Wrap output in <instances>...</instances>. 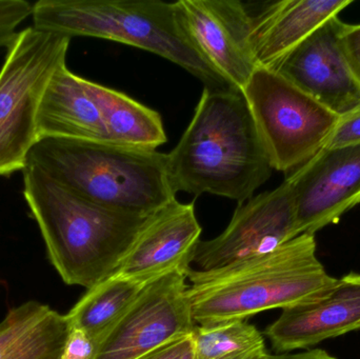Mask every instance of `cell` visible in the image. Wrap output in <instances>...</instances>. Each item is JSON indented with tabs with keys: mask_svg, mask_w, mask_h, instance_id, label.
<instances>
[{
	"mask_svg": "<svg viewBox=\"0 0 360 359\" xmlns=\"http://www.w3.org/2000/svg\"><path fill=\"white\" fill-rule=\"evenodd\" d=\"M195 359H269L264 337L245 320L195 326Z\"/></svg>",
	"mask_w": 360,
	"mask_h": 359,
	"instance_id": "obj_20",
	"label": "cell"
},
{
	"mask_svg": "<svg viewBox=\"0 0 360 359\" xmlns=\"http://www.w3.org/2000/svg\"><path fill=\"white\" fill-rule=\"evenodd\" d=\"M98 347L84 331L71 329L60 359H95Z\"/></svg>",
	"mask_w": 360,
	"mask_h": 359,
	"instance_id": "obj_23",
	"label": "cell"
},
{
	"mask_svg": "<svg viewBox=\"0 0 360 359\" xmlns=\"http://www.w3.org/2000/svg\"><path fill=\"white\" fill-rule=\"evenodd\" d=\"M139 359H195L192 334L179 337Z\"/></svg>",
	"mask_w": 360,
	"mask_h": 359,
	"instance_id": "obj_24",
	"label": "cell"
},
{
	"mask_svg": "<svg viewBox=\"0 0 360 359\" xmlns=\"http://www.w3.org/2000/svg\"><path fill=\"white\" fill-rule=\"evenodd\" d=\"M182 33L233 88L241 91L257 69L251 46L253 13L238 0L173 2Z\"/></svg>",
	"mask_w": 360,
	"mask_h": 359,
	"instance_id": "obj_9",
	"label": "cell"
},
{
	"mask_svg": "<svg viewBox=\"0 0 360 359\" xmlns=\"http://www.w3.org/2000/svg\"><path fill=\"white\" fill-rule=\"evenodd\" d=\"M71 38L27 27L19 32L0 70V176L27 167L39 141L38 115L44 93L67 65Z\"/></svg>",
	"mask_w": 360,
	"mask_h": 359,
	"instance_id": "obj_6",
	"label": "cell"
},
{
	"mask_svg": "<svg viewBox=\"0 0 360 359\" xmlns=\"http://www.w3.org/2000/svg\"><path fill=\"white\" fill-rule=\"evenodd\" d=\"M354 145H360V105L349 113L340 116L326 148Z\"/></svg>",
	"mask_w": 360,
	"mask_h": 359,
	"instance_id": "obj_22",
	"label": "cell"
},
{
	"mask_svg": "<svg viewBox=\"0 0 360 359\" xmlns=\"http://www.w3.org/2000/svg\"><path fill=\"white\" fill-rule=\"evenodd\" d=\"M33 27L46 33L103 38L164 57L210 90H233L180 30L173 2L160 0H39ZM237 90V89H236Z\"/></svg>",
	"mask_w": 360,
	"mask_h": 359,
	"instance_id": "obj_5",
	"label": "cell"
},
{
	"mask_svg": "<svg viewBox=\"0 0 360 359\" xmlns=\"http://www.w3.org/2000/svg\"><path fill=\"white\" fill-rule=\"evenodd\" d=\"M360 330V274L336 280L323 295L283 309L264 331L275 351L309 349L330 339Z\"/></svg>",
	"mask_w": 360,
	"mask_h": 359,
	"instance_id": "obj_14",
	"label": "cell"
},
{
	"mask_svg": "<svg viewBox=\"0 0 360 359\" xmlns=\"http://www.w3.org/2000/svg\"><path fill=\"white\" fill-rule=\"evenodd\" d=\"M147 285L114 274L89 289L67 314L71 329L84 331L98 345L137 301Z\"/></svg>",
	"mask_w": 360,
	"mask_h": 359,
	"instance_id": "obj_19",
	"label": "cell"
},
{
	"mask_svg": "<svg viewBox=\"0 0 360 359\" xmlns=\"http://www.w3.org/2000/svg\"><path fill=\"white\" fill-rule=\"evenodd\" d=\"M273 168L243 92L203 89L194 115L168 154L175 194L251 200Z\"/></svg>",
	"mask_w": 360,
	"mask_h": 359,
	"instance_id": "obj_1",
	"label": "cell"
},
{
	"mask_svg": "<svg viewBox=\"0 0 360 359\" xmlns=\"http://www.w3.org/2000/svg\"><path fill=\"white\" fill-rule=\"evenodd\" d=\"M186 274L173 272L143 289L124 318L101 341L95 359H139L192 334L195 324Z\"/></svg>",
	"mask_w": 360,
	"mask_h": 359,
	"instance_id": "obj_10",
	"label": "cell"
},
{
	"mask_svg": "<svg viewBox=\"0 0 360 359\" xmlns=\"http://www.w3.org/2000/svg\"><path fill=\"white\" fill-rule=\"evenodd\" d=\"M342 46L349 65L360 82V23H345L342 32Z\"/></svg>",
	"mask_w": 360,
	"mask_h": 359,
	"instance_id": "obj_25",
	"label": "cell"
},
{
	"mask_svg": "<svg viewBox=\"0 0 360 359\" xmlns=\"http://www.w3.org/2000/svg\"><path fill=\"white\" fill-rule=\"evenodd\" d=\"M351 0H281L253 13L251 46L258 67L273 69Z\"/></svg>",
	"mask_w": 360,
	"mask_h": 359,
	"instance_id": "obj_15",
	"label": "cell"
},
{
	"mask_svg": "<svg viewBox=\"0 0 360 359\" xmlns=\"http://www.w3.org/2000/svg\"><path fill=\"white\" fill-rule=\"evenodd\" d=\"M344 25L332 17L272 69L338 116L360 105V82L342 50Z\"/></svg>",
	"mask_w": 360,
	"mask_h": 359,
	"instance_id": "obj_12",
	"label": "cell"
},
{
	"mask_svg": "<svg viewBox=\"0 0 360 359\" xmlns=\"http://www.w3.org/2000/svg\"><path fill=\"white\" fill-rule=\"evenodd\" d=\"M194 204L175 198L148 217L115 274L148 285L167 274H186L200 242Z\"/></svg>",
	"mask_w": 360,
	"mask_h": 359,
	"instance_id": "obj_13",
	"label": "cell"
},
{
	"mask_svg": "<svg viewBox=\"0 0 360 359\" xmlns=\"http://www.w3.org/2000/svg\"><path fill=\"white\" fill-rule=\"evenodd\" d=\"M22 174L25 202L63 282L89 290L114 275L150 215L93 204L32 164Z\"/></svg>",
	"mask_w": 360,
	"mask_h": 359,
	"instance_id": "obj_2",
	"label": "cell"
},
{
	"mask_svg": "<svg viewBox=\"0 0 360 359\" xmlns=\"http://www.w3.org/2000/svg\"><path fill=\"white\" fill-rule=\"evenodd\" d=\"M70 331L67 316L27 301L0 322V359H60Z\"/></svg>",
	"mask_w": 360,
	"mask_h": 359,
	"instance_id": "obj_17",
	"label": "cell"
},
{
	"mask_svg": "<svg viewBox=\"0 0 360 359\" xmlns=\"http://www.w3.org/2000/svg\"><path fill=\"white\" fill-rule=\"evenodd\" d=\"M86 88L98 107L108 141L158 150L168 141L160 113L124 93L86 80Z\"/></svg>",
	"mask_w": 360,
	"mask_h": 359,
	"instance_id": "obj_18",
	"label": "cell"
},
{
	"mask_svg": "<svg viewBox=\"0 0 360 359\" xmlns=\"http://www.w3.org/2000/svg\"><path fill=\"white\" fill-rule=\"evenodd\" d=\"M273 170L290 175L325 149L340 116L268 67L241 90Z\"/></svg>",
	"mask_w": 360,
	"mask_h": 359,
	"instance_id": "obj_7",
	"label": "cell"
},
{
	"mask_svg": "<svg viewBox=\"0 0 360 359\" xmlns=\"http://www.w3.org/2000/svg\"><path fill=\"white\" fill-rule=\"evenodd\" d=\"M186 294L195 324L245 320L313 301L336 278L317 259L315 235L302 234L264 256L216 271L191 268Z\"/></svg>",
	"mask_w": 360,
	"mask_h": 359,
	"instance_id": "obj_3",
	"label": "cell"
},
{
	"mask_svg": "<svg viewBox=\"0 0 360 359\" xmlns=\"http://www.w3.org/2000/svg\"><path fill=\"white\" fill-rule=\"evenodd\" d=\"M269 359H338L321 349L308 350L295 354H279L271 355Z\"/></svg>",
	"mask_w": 360,
	"mask_h": 359,
	"instance_id": "obj_26",
	"label": "cell"
},
{
	"mask_svg": "<svg viewBox=\"0 0 360 359\" xmlns=\"http://www.w3.org/2000/svg\"><path fill=\"white\" fill-rule=\"evenodd\" d=\"M27 164L80 197L127 214L149 216L176 198L168 154L110 141L44 137Z\"/></svg>",
	"mask_w": 360,
	"mask_h": 359,
	"instance_id": "obj_4",
	"label": "cell"
},
{
	"mask_svg": "<svg viewBox=\"0 0 360 359\" xmlns=\"http://www.w3.org/2000/svg\"><path fill=\"white\" fill-rule=\"evenodd\" d=\"M39 139L44 137L108 141L98 107L86 79L68 69L57 70L44 93L38 115Z\"/></svg>",
	"mask_w": 360,
	"mask_h": 359,
	"instance_id": "obj_16",
	"label": "cell"
},
{
	"mask_svg": "<svg viewBox=\"0 0 360 359\" xmlns=\"http://www.w3.org/2000/svg\"><path fill=\"white\" fill-rule=\"evenodd\" d=\"M33 4L25 0H0V48H10L19 32L17 27L31 17Z\"/></svg>",
	"mask_w": 360,
	"mask_h": 359,
	"instance_id": "obj_21",
	"label": "cell"
},
{
	"mask_svg": "<svg viewBox=\"0 0 360 359\" xmlns=\"http://www.w3.org/2000/svg\"><path fill=\"white\" fill-rule=\"evenodd\" d=\"M300 235H315L360 204V145L325 148L288 175Z\"/></svg>",
	"mask_w": 360,
	"mask_h": 359,
	"instance_id": "obj_11",
	"label": "cell"
},
{
	"mask_svg": "<svg viewBox=\"0 0 360 359\" xmlns=\"http://www.w3.org/2000/svg\"><path fill=\"white\" fill-rule=\"evenodd\" d=\"M300 236L289 177L276 189L238 204L226 229L199 242L193 263L198 271L232 267L264 256Z\"/></svg>",
	"mask_w": 360,
	"mask_h": 359,
	"instance_id": "obj_8",
	"label": "cell"
}]
</instances>
